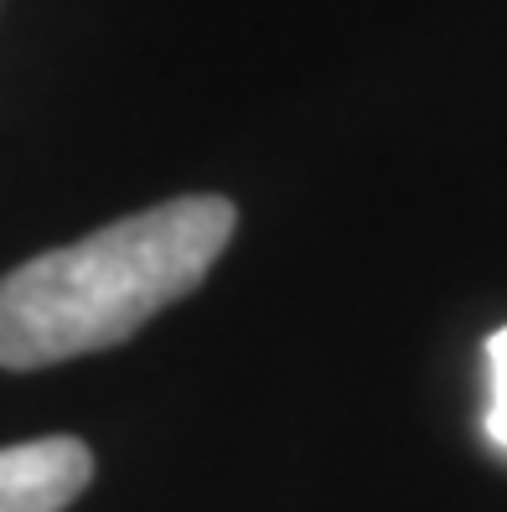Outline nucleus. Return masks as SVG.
I'll return each mask as SVG.
<instances>
[{"instance_id": "f257e3e1", "label": "nucleus", "mask_w": 507, "mask_h": 512, "mask_svg": "<svg viewBox=\"0 0 507 512\" xmlns=\"http://www.w3.org/2000/svg\"><path fill=\"white\" fill-rule=\"evenodd\" d=\"M228 197H176L0 275V368H52L130 342L202 285L233 238Z\"/></svg>"}, {"instance_id": "7ed1b4c3", "label": "nucleus", "mask_w": 507, "mask_h": 512, "mask_svg": "<svg viewBox=\"0 0 507 512\" xmlns=\"http://www.w3.org/2000/svg\"><path fill=\"white\" fill-rule=\"evenodd\" d=\"M487 373H492V399H487V435L507 450V326L487 342Z\"/></svg>"}, {"instance_id": "f03ea898", "label": "nucleus", "mask_w": 507, "mask_h": 512, "mask_svg": "<svg viewBox=\"0 0 507 512\" xmlns=\"http://www.w3.org/2000/svg\"><path fill=\"white\" fill-rule=\"evenodd\" d=\"M94 476V456L73 435L21 440L0 450V512H63Z\"/></svg>"}]
</instances>
